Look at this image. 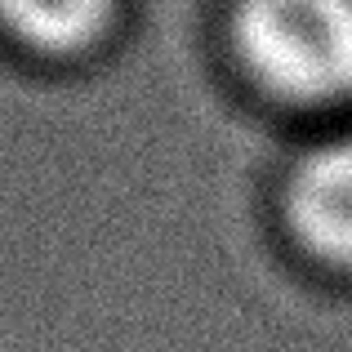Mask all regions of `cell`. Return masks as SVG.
<instances>
[{
  "instance_id": "1",
  "label": "cell",
  "mask_w": 352,
  "mask_h": 352,
  "mask_svg": "<svg viewBox=\"0 0 352 352\" xmlns=\"http://www.w3.org/2000/svg\"><path fill=\"white\" fill-rule=\"evenodd\" d=\"M210 45L232 94L294 138L352 125V0H214Z\"/></svg>"
},
{
  "instance_id": "2",
  "label": "cell",
  "mask_w": 352,
  "mask_h": 352,
  "mask_svg": "<svg viewBox=\"0 0 352 352\" xmlns=\"http://www.w3.org/2000/svg\"><path fill=\"white\" fill-rule=\"evenodd\" d=\"M263 219L299 276L352 290V125L294 138L267 179Z\"/></svg>"
},
{
  "instance_id": "3",
  "label": "cell",
  "mask_w": 352,
  "mask_h": 352,
  "mask_svg": "<svg viewBox=\"0 0 352 352\" xmlns=\"http://www.w3.org/2000/svg\"><path fill=\"white\" fill-rule=\"evenodd\" d=\"M129 0H0V32L41 63L76 67L116 50Z\"/></svg>"
}]
</instances>
